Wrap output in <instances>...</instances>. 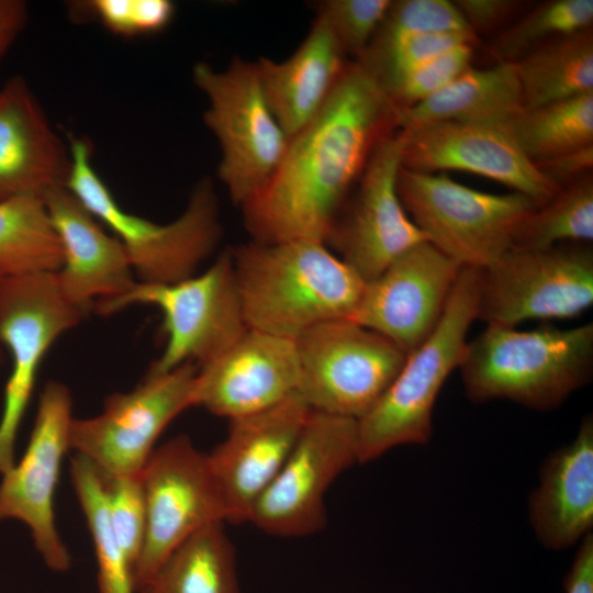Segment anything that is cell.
I'll use <instances>...</instances> for the list:
<instances>
[{"label": "cell", "mask_w": 593, "mask_h": 593, "mask_svg": "<svg viewBox=\"0 0 593 593\" xmlns=\"http://www.w3.org/2000/svg\"><path fill=\"white\" fill-rule=\"evenodd\" d=\"M402 167L432 172L457 170L485 177L530 198L538 206L559 190L526 157L504 127L436 122L396 130Z\"/></svg>", "instance_id": "d6986e66"}, {"label": "cell", "mask_w": 593, "mask_h": 593, "mask_svg": "<svg viewBox=\"0 0 593 593\" xmlns=\"http://www.w3.org/2000/svg\"><path fill=\"white\" fill-rule=\"evenodd\" d=\"M70 478L93 541L99 593H135L133 567L112 528L99 471L75 454L70 459Z\"/></svg>", "instance_id": "f546056e"}, {"label": "cell", "mask_w": 593, "mask_h": 593, "mask_svg": "<svg viewBox=\"0 0 593 593\" xmlns=\"http://www.w3.org/2000/svg\"><path fill=\"white\" fill-rule=\"evenodd\" d=\"M454 3L477 36L497 34L529 7V2L517 0H457Z\"/></svg>", "instance_id": "f35d334b"}, {"label": "cell", "mask_w": 593, "mask_h": 593, "mask_svg": "<svg viewBox=\"0 0 593 593\" xmlns=\"http://www.w3.org/2000/svg\"><path fill=\"white\" fill-rule=\"evenodd\" d=\"M515 65L470 67L439 92L398 114V130L436 122L504 127L524 109Z\"/></svg>", "instance_id": "d4e9b609"}, {"label": "cell", "mask_w": 593, "mask_h": 593, "mask_svg": "<svg viewBox=\"0 0 593 593\" xmlns=\"http://www.w3.org/2000/svg\"><path fill=\"white\" fill-rule=\"evenodd\" d=\"M311 409L294 394L260 412L230 419L206 461L225 522H248L254 506L291 452Z\"/></svg>", "instance_id": "ac0fdd59"}, {"label": "cell", "mask_w": 593, "mask_h": 593, "mask_svg": "<svg viewBox=\"0 0 593 593\" xmlns=\"http://www.w3.org/2000/svg\"><path fill=\"white\" fill-rule=\"evenodd\" d=\"M88 7L107 29L124 36L160 31L175 13L168 0H94Z\"/></svg>", "instance_id": "74e56055"}, {"label": "cell", "mask_w": 593, "mask_h": 593, "mask_svg": "<svg viewBox=\"0 0 593 593\" xmlns=\"http://www.w3.org/2000/svg\"><path fill=\"white\" fill-rule=\"evenodd\" d=\"M71 407V394L65 384H45L25 452L0 482V521L25 524L44 563L55 572H66L71 564L54 513L63 457L70 450Z\"/></svg>", "instance_id": "9a60e30c"}, {"label": "cell", "mask_w": 593, "mask_h": 593, "mask_svg": "<svg viewBox=\"0 0 593 593\" xmlns=\"http://www.w3.org/2000/svg\"><path fill=\"white\" fill-rule=\"evenodd\" d=\"M593 239L592 174L560 188L546 203L533 210L516 227L512 247L549 248Z\"/></svg>", "instance_id": "4dcf8cb0"}, {"label": "cell", "mask_w": 593, "mask_h": 593, "mask_svg": "<svg viewBox=\"0 0 593 593\" xmlns=\"http://www.w3.org/2000/svg\"><path fill=\"white\" fill-rule=\"evenodd\" d=\"M293 339L248 328L232 346L198 367L194 406L228 421L269 409L296 394Z\"/></svg>", "instance_id": "ffe728a7"}, {"label": "cell", "mask_w": 593, "mask_h": 593, "mask_svg": "<svg viewBox=\"0 0 593 593\" xmlns=\"http://www.w3.org/2000/svg\"><path fill=\"white\" fill-rule=\"evenodd\" d=\"M474 46L461 45L429 59L393 83L384 93L399 111L426 100L472 67Z\"/></svg>", "instance_id": "8d00e7d4"}, {"label": "cell", "mask_w": 593, "mask_h": 593, "mask_svg": "<svg viewBox=\"0 0 593 593\" xmlns=\"http://www.w3.org/2000/svg\"><path fill=\"white\" fill-rule=\"evenodd\" d=\"M514 65L526 109L593 92L592 27L558 37Z\"/></svg>", "instance_id": "4316f807"}, {"label": "cell", "mask_w": 593, "mask_h": 593, "mask_svg": "<svg viewBox=\"0 0 593 593\" xmlns=\"http://www.w3.org/2000/svg\"><path fill=\"white\" fill-rule=\"evenodd\" d=\"M141 477L146 534L133 572L135 593L183 541L210 525L225 522L206 454L188 436L178 435L155 448Z\"/></svg>", "instance_id": "5bb4252c"}, {"label": "cell", "mask_w": 593, "mask_h": 593, "mask_svg": "<svg viewBox=\"0 0 593 593\" xmlns=\"http://www.w3.org/2000/svg\"><path fill=\"white\" fill-rule=\"evenodd\" d=\"M481 269L462 267L433 333L407 354L398 376L360 419L359 463L403 445H425L433 436L436 400L459 368L468 331L477 320Z\"/></svg>", "instance_id": "5b68a950"}, {"label": "cell", "mask_w": 593, "mask_h": 593, "mask_svg": "<svg viewBox=\"0 0 593 593\" xmlns=\"http://www.w3.org/2000/svg\"><path fill=\"white\" fill-rule=\"evenodd\" d=\"M349 60L331 27L316 15L287 59L255 61L267 103L289 138L320 112Z\"/></svg>", "instance_id": "cb8c5ba5"}, {"label": "cell", "mask_w": 593, "mask_h": 593, "mask_svg": "<svg viewBox=\"0 0 593 593\" xmlns=\"http://www.w3.org/2000/svg\"><path fill=\"white\" fill-rule=\"evenodd\" d=\"M534 164L593 144V92L524 108L505 126Z\"/></svg>", "instance_id": "f1b7e54d"}, {"label": "cell", "mask_w": 593, "mask_h": 593, "mask_svg": "<svg viewBox=\"0 0 593 593\" xmlns=\"http://www.w3.org/2000/svg\"><path fill=\"white\" fill-rule=\"evenodd\" d=\"M452 31H471L454 1L399 0L392 1L370 44Z\"/></svg>", "instance_id": "836d02e7"}, {"label": "cell", "mask_w": 593, "mask_h": 593, "mask_svg": "<svg viewBox=\"0 0 593 593\" xmlns=\"http://www.w3.org/2000/svg\"><path fill=\"white\" fill-rule=\"evenodd\" d=\"M401 166L394 132L373 150L325 243L365 282L377 278L403 251L427 240L400 200Z\"/></svg>", "instance_id": "2e32d148"}, {"label": "cell", "mask_w": 593, "mask_h": 593, "mask_svg": "<svg viewBox=\"0 0 593 593\" xmlns=\"http://www.w3.org/2000/svg\"><path fill=\"white\" fill-rule=\"evenodd\" d=\"M233 250L248 328L295 340L307 329L353 316L366 282L327 245L250 240Z\"/></svg>", "instance_id": "7a4b0ae2"}, {"label": "cell", "mask_w": 593, "mask_h": 593, "mask_svg": "<svg viewBox=\"0 0 593 593\" xmlns=\"http://www.w3.org/2000/svg\"><path fill=\"white\" fill-rule=\"evenodd\" d=\"M192 78L208 99L203 121L220 144V180L242 208L270 181L289 137L267 103L255 63L234 57L224 70L198 63Z\"/></svg>", "instance_id": "52a82bcc"}, {"label": "cell", "mask_w": 593, "mask_h": 593, "mask_svg": "<svg viewBox=\"0 0 593 593\" xmlns=\"http://www.w3.org/2000/svg\"><path fill=\"white\" fill-rule=\"evenodd\" d=\"M392 0H325L315 3L347 57L358 60L382 23Z\"/></svg>", "instance_id": "d590c367"}, {"label": "cell", "mask_w": 593, "mask_h": 593, "mask_svg": "<svg viewBox=\"0 0 593 593\" xmlns=\"http://www.w3.org/2000/svg\"><path fill=\"white\" fill-rule=\"evenodd\" d=\"M473 403L506 400L548 412L561 406L593 376V323L521 331L486 325L468 340L459 366Z\"/></svg>", "instance_id": "3957f363"}, {"label": "cell", "mask_w": 593, "mask_h": 593, "mask_svg": "<svg viewBox=\"0 0 593 593\" xmlns=\"http://www.w3.org/2000/svg\"><path fill=\"white\" fill-rule=\"evenodd\" d=\"M61 264V246L43 198L0 201V273L57 272Z\"/></svg>", "instance_id": "83f0119b"}, {"label": "cell", "mask_w": 593, "mask_h": 593, "mask_svg": "<svg viewBox=\"0 0 593 593\" xmlns=\"http://www.w3.org/2000/svg\"><path fill=\"white\" fill-rule=\"evenodd\" d=\"M461 268L429 242H421L366 282L350 320L410 354L439 323Z\"/></svg>", "instance_id": "e0dca14e"}, {"label": "cell", "mask_w": 593, "mask_h": 593, "mask_svg": "<svg viewBox=\"0 0 593 593\" xmlns=\"http://www.w3.org/2000/svg\"><path fill=\"white\" fill-rule=\"evenodd\" d=\"M3 275L0 273V278L2 277ZM1 357H2V346L0 345V363H1Z\"/></svg>", "instance_id": "7bdbcfd3"}, {"label": "cell", "mask_w": 593, "mask_h": 593, "mask_svg": "<svg viewBox=\"0 0 593 593\" xmlns=\"http://www.w3.org/2000/svg\"><path fill=\"white\" fill-rule=\"evenodd\" d=\"M66 188L123 245L137 282L165 284L192 277L222 235L219 199L210 179L198 182L186 210L159 224L123 210L91 163V146L70 136Z\"/></svg>", "instance_id": "277c9868"}, {"label": "cell", "mask_w": 593, "mask_h": 593, "mask_svg": "<svg viewBox=\"0 0 593 593\" xmlns=\"http://www.w3.org/2000/svg\"><path fill=\"white\" fill-rule=\"evenodd\" d=\"M26 16V4L23 1L0 0V59L21 33Z\"/></svg>", "instance_id": "b9f144b4"}, {"label": "cell", "mask_w": 593, "mask_h": 593, "mask_svg": "<svg viewBox=\"0 0 593 593\" xmlns=\"http://www.w3.org/2000/svg\"><path fill=\"white\" fill-rule=\"evenodd\" d=\"M477 42L478 36L472 31L426 33L370 44L355 61L366 69L384 92L429 59L461 45H475Z\"/></svg>", "instance_id": "d6a6232c"}, {"label": "cell", "mask_w": 593, "mask_h": 593, "mask_svg": "<svg viewBox=\"0 0 593 593\" xmlns=\"http://www.w3.org/2000/svg\"><path fill=\"white\" fill-rule=\"evenodd\" d=\"M398 192L404 210L433 246L461 267L483 269L512 247L517 225L538 205L528 197L493 194L445 174L401 166Z\"/></svg>", "instance_id": "ba28073f"}, {"label": "cell", "mask_w": 593, "mask_h": 593, "mask_svg": "<svg viewBox=\"0 0 593 593\" xmlns=\"http://www.w3.org/2000/svg\"><path fill=\"white\" fill-rule=\"evenodd\" d=\"M136 304L156 306L163 314L166 343L149 373L168 372L184 363L200 367L248 329L231 248L200 275L165 284L136 282L126 294L96 305L94 311L111 315Z\"/></svg>", "instance_id": "8992f818"}, {"label": "cell", "mask_w": 593, "mask_h": 593, "mask_svg": "<svg viewBox=\"0 0 593 593\" xmlns=\"http://www.w3.org/2000/svg\"><path fill=\"white\" fill-rule=\"evenodd\" d=\"M355 463H359L357 421L311 411L248 522L276 537H305L321 532L327 518L325 495Z\"/></svg>", "instance_id": "4fadbf2b"}, {"label": "cell", "mask_w": 593, "mask_h": 593, "mask_svg": "<svg viewBox=\"0 0 593 593\" xmlns=\"http://www.w3.org/2000/svg\"><path fill=\"white\" fill-rule=\"evenodd\" d=\"M558 189L592 174L593 144L535 164Z\"/></svg>", "instance_id": "ab89813d"}, {"label": "cell", "mask_w": 593, "mask_h": 593, "mask_svg": "<svg viewBox=\"0 0 593 593\" xmlns=\"http://www.w3.org/2000/svg\"><path fill=\"white\" fill-rule=\"evenodd\" d=\"M43 201L61 246L56 278L66 300L86 314L126 294L137 280L120 240L66 187L46 192Z\"/></svg>", "instance_id": "44dd1931"}, {"label": "cell", "mask_w": 593, "mask_h": 593, "mask_svg": "<svg viewBox=\"0 0 593 593\" xmlns=\"http://www.w3.org/2000/svg\"><path fill=\"white\" fill-rule=\"evenodd\" d=\"M592 304L593 249L586 243L511 247L481 269L477 320L486 325L573 318Z\"/></svg>", "instance_id": "30bf717a"}, {"label": "cell", "mask_w": 593, "mask_h": 593, "mask_svg": "<svg viewBox=\"0 0 593 593\" xmlns=\"http://www.w3.org/2000/svg\"><path fill=\"white\" fill-rule=\"evenodd\" d=\"M70 166L69 149L25 80L10 78L0 89V201L66 187Z\"/></svg>", "instance_id": "7402d4cb"}, {"label": "cell", "mask_w": 593, "mask_h": 593, "mask_svg": "<svg viewBox=\"0 0 593 593\" xmlns=\"http://www.w3.org/2000/svg\"><path fill=\"white\" fill-rule=\"evenodd\" d=\"M592 0H549L529 5L494 35L490 52L496 63H516L538 47L592 27Z\"/></svg>", "instance_id": "1f68e13d"}, {"label": "cell", "mask_w": 593, "mask_h": 593, "mask_svg": "<svg viewBox=\"0 0 593 593\" xmlns=\"http://www.w3.org/2000/svg\"><path fill=\"white\" fill-rule=\"evenodd\" d=\"M136 593H240L235 549L223 524L183 541Z\"/></svg>", "instance_id": "484cf974"}, {"label": "cell", "mask_w": 593, "mask_h": 593, "mask_svg": "<svg viewBox=\"0 0 593 593\" xmlns=\"http://www.w3.org/2000/svg\"><path fill=\"white\" fill-rule=\"evenodd\" d=\"M399 110L349 60L320 112L289 138L267 186L242 206L253 240L326 243L379 143L398 130Z\"/></svg>", "instance_id": "6da1fadb"}, {"label": "cell", "mask_w": 593, "mask_h": 593, "mask_svg": "<svg viewBox=\"0 0 593 593\" xmlns=\"http://www.w3.org/2000/svg\"><path fill=\"white\" fill-rule=\"evenodd\" d=\"M296 394L315 412L360 419L382 398L407 354L348 318L321 323L295 340Z\"/></svg>", "instance_id": "9c48e42d"}, {"label": "cell", "mask_w": 593, "mask_h": 593, "mask_svg": "<svg viewBox=\"0 0 593 593\" xmlns=\"http://www.w3.org/2000/svg\"><path fill=\"white\" fill-rule=\"evenodd\" d=\"M100 475L112 528L134 572L146 534V506L141 473Z\"/></svg>", "instance_id": "e575fe53"}, {"label": "cell", "mask_w": 593, "mask_h": 593, "mask_svg": "<svg viewBox=\"0 0 593 593\" xmlns=\"http://www.w3.org/2000/svg\"><path fill=\"white\" fill-rule=\"evenodd\" d=\"M537 541L549 550L579 544L593 528V417L581 419L574 438L549 455L528 497Z\"/></svg>", "instance_id": "603a6c76"}, {"label": "cell", "mask_w": 593, "mask_h": 593, "mask_svg": "<svg viewBox=\"0 0 593 593\" xmlns=\"http://www.w3.org/2000/svg\"><path fill=\"white\" fill-rule=\"evenodd\" d=\"M197 372L194 363L147 372L133 390L110 394L100 414L72 417L69 449L102 475L139 474L165 428L194 406Z\"/></svg>", "instance_id": "8fae6325"}, {"label": "cell", "mask_w": 593, "mask_h": 593, "mask_svg": "<svg viewBox=\"0 0 593 593\" xmlns=\"http://www.w3.org/2000/svg\"><path fill=\"white\" fill-rule=\"evenodd\" d=\"M566 593H593V534L580 542L569 572L564 577Z\"/></svg>", "instance_id": "60d3db41"}, {"label": "cell", "mask_w": 593, "mask_h": 593, "mask_svg": "<svg viewBox=\"0 0 593 593\" xmlns=\"http://www.w3.org/2000/svg\"><path fill=\"white\" fill-rule=\"evenodd\" d=\"M86 314L63 295L56 272L0 278V345L11 358L0 416V474L14 463L19 428L52 345Z\"/></svg>", "instance_id": "7c38bea8"}]
</instances>
